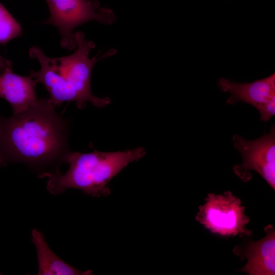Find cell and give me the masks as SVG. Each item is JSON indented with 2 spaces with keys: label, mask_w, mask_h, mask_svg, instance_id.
<instances>
[{
  "label": "cell",
  "mask_w": 275,
  "mask_h": 275,
  "mask_svg": "<svg viewBox=\"0 0 275 275\" xmlns=\"http://www.w3.org/2000/svg\"><path fill=\"white\" fill-rule=\"evenodd\" d=\"M77 49L72 54L59 58L46 56L41 49L31 48L30 56L40 64L38 71H31L30 76L37 84H42L49 94L48 98L55 106L64 102H76L84 107L88 102L98 107L108 105V97L100 98L91 90V76L95 64L100 59L116 52L111 49L103 54L90 58L89 54L95 44L85 38L82 32L74 33Z\"/></svg>",
  "instance_id": "obj_2"
},
{
  "label": "cell",
  "mask_w": 275,
  "mask_h": 275,
  "mask_svg": "<svg viewBox=\"0 0 275 275\" xmlns=\"http://www.w3.org/2000/svg\"><path fill=\"white\" fill-rule=\"evenodd\" d=\"M50 17L45 23L56 26L61 37V45L72 50L76 47L74 29L91 20L103 24L113 22L116 16L106 8L100 7L96 0H46Z\"/></svg>",
  "instance_id": "obj_4"
},
{
  "label": "cell",
  "mask_w": 275,
  "mask_h": 275,
  "mask_svg": "<svg viewBox=\"0 0 275 275\" xmlns=\"http://www.w3.org/2000/svg\"><path fill=\"white\" fill-rule=\"evenodd\" d=\"M0 274H1L0 273Z\"/></svg>",
  "instance_id": "obj_16"
},
{
  "label": "cell",
  "mask_w": 275,
  "mask_h": 275,
  "mask_svg": "<svg viewBox=\"0 0 275 275\" xmlns=\"http://www.w3.org/2000/svg\"><path fill=\"white\" fill-rule=\"evenodd\" d=\"M142 147L116 152H69L64 162L69 164L66 172L59 170L43 174L47 177V189L58 195L69 188L82 190L85 194L99 197L109 195V182L130 163L146 154Z\"/></svg>",
  "instance_id": "obj_3"
},
{
  "label": "cell",
  "mask_w": 275,
  "mask_h": 275,
  "mask_svg": "<svg viewBox=\"0 0 275 275\" xmlns=\"http://www.w3.org/2000/svg\"><path fill=\"white\" fill-rule=\"evenodd\" d=\"M241 200L227 191L222 195L208 194L205 203L199 207L196 219L212 233L223 236H235L252 231L246 225L249 217L244 214Z\"/></svg>",
  "instance_id": "obj_5"
},
{
  "label": "cell",
  "mask_w": 275,
  "mask_h": 275,
  "mask_svg": "<svg viewBox=\"0 0 275 275\" xmlns=\"http://www.w3.org/2000/svg\"><path fill=\"white\" fill-rule=\"evenodd\" d=\"M216 84L224 92L230 94L226 103H248L256 109L262 104L275 99V73L249 83H238L221 77Z\"/></svg>",
  "instance_id": "obj_8"
},
{
  "label": "cell",
  "mask_w": 275,
  "mask_h": 275,
  "mask_svg": "<svg viewBox=\"0 0 275 275\" xmlns=\"http://www.w3.org/2000/svg\"><path fill=\"white\" fill-rule=\"evenodd\" d=\"M257 109L260 113V119L267 122L275 114V99L262 104Z\"/></svg>",
  "instance_id": "obj_12"
},
{
  "label": "cell",
  "mask_w": 275,
  "mask_h": 275,
  "mask_svg": "<svg viewBox=\"0 0 275 275\" xmlns=\"http://www.w3.org/2000/svg\"><path fill=\"white\" fill-rule=\"evenodd\" d=\"M12 65L11 62L0 74V98L10 103L13 114H17L38 101L35 92L37 84L30 75L21 76L14 73Z\"/></svg>",
  "instance_id": "obj_7"
},
{
  "label": "cell",
  "mask_w": 275,
  "mask_h": 275,
  "mask_svg": "<svg viewBox=\"0 0 275 275\" xmlns=\"http://www.w3.org/2000/svg\"><path fill=\"white\" fill-rule=\"evenodd\" d=\"M234 147L242 157L241 164L235 165L234 173L243 182L252 178L251 171L258 173L275 189V126L269 133L254 140H246L238 134L232 138Z\"/></svg>",
  "instance_id": "obj_6"
},
{
  "label": "cell",
  "mask_w": 275,
  "mask_h": 275,
  "mask_svg": "<svg viewBox=\"0 0 275 275\" xmlns=\"http://www.w3.org/2000/svg\"><path fill=\"white\" fill-rule=\"evenodd\" d=\"M0 156L3 163H24L43 174L59 170L71 152L67 122L48 98H40L25 111L0 117Z\"/></svg>",
  "instance_id": "obj_1"
},
{
  "label": "cell",
  "mask_w": 275,
  "mask_h": 275,
  "mask_svg": "<svg viewBox=\"0 0 275 275\" xmlns=\"http://www.w3.org/2000/svg\"><path fill=\"white\" fill-rule=\"evenodd\" d=\"M0 139H1V125H0Z\"/></svg>",
  "instance_id": "obj_15"
},
{
  "label": "cell",
  "mask_w": 275,
  "mask_h": 275,
  "mask_svg": "<svg viewBox=\"0 0 275 275\" xmlns=\"http://www.w3.org/2000/svg\"><path fill=\"white\" fill-rule=\"evenodd\" d=\"M32 241L37 254L39 275H89L91 270L82 271L65 262L48 245L43 234L36 229L31 233Z\"/></svg>",
  "instance_id": "obj_10"
},
{
  "label": "cell",
  "mask_w": 275,
  "mask_h": 275,
  "mask_svg": "<svg viewBox=\"0 0 275 275\" xmlns=\"http://www.w3.org/2000/svg\"><path fill=\"white\" fill-rule=\"evenodd\" d=\"M11 62L0 55V71H3Z\"/></svg>",
  "instance_id": "obj_13"
},
{
  "label": "cell",
  "mask_w": 275,
  "mask_h": 275,
  "mask_svg": "<svg viewBox=\"0 0 275 275\" xmlns=\"http://www.w3.org/2000/svg\"><path fill=\"white\" fill-rule=\"evenodd\" d=\"M22 34L20 24L0 3V45H5Z\"/></svg>",
  "instance_id": "obj_11"
},
{
  "label": "cell",
  "mask_w": 275,
  "mask_h": 275,
  "mask_svg": "<svg viewBox=\"0 0 275 275\" xmlns=\"http://www.w3.org/2000/svg\"><path fill=\"white\" fill-rule=\"evenodd\" d=\"M3 163V160L1 157L0 156V166L2 165Z\"/></svg>",
  "instance_id": "obj_14"
},
{
  "label": "cell",
  "mask_w": 275,
  "mask_h": 275,
  "mask_svg": "<svg viewBox=\"0 0 275 275\" xmlns=\"http://www.w3.org/2000/svg\"><path fill=\"white\" fill-rule=\"evenodd\" d=\"M266 236L249 243L243 253L248 259L240 269L250 275H274L275 232L271 225L265 228Z\"/></svg>",
  "instance_id": "obj_9"
}]
</instances>
